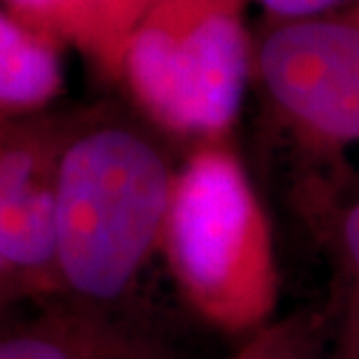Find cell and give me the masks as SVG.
Returning <instances> with one entry per match:
<instances>
[{"mask_svg": "<svg viewBox=\"0 0 359 359\" xmlns=\"http://www.w3.org/2000/svg\"><path fill=\"white\" fill-rule=\"evenodd\" d=\"M257 3L266 12L264 21H302L339 10L336 5L346 0H257Z\"/></svg>", "mask_w": 359, "mask_h": 359, "instance_id": "cell-12", "label": "cell"}, {"mask_svg": "<svg viewBox=\"0 0 359 359\" xmlns=\"http://www.w3.org/2000/svg\"><path fill=\"white\" fill-rule=\"evenodd\" d=\"M253 81L283 133L316 163L359 149V0L302 21H262Z\"/></svg>", "mask_w": 359, "mask_h": 359, "instance_id": "cell-4", "label": "cell"}, {"mask_svg": "<svg viewBox=\"0 0 359 359\" xmlns=\"http://www.w3.org/2000/svg\"><path fill=\"white\" fill-rule=\"evenodd\" d=\"M174 167L165 144L121 114L65 126L53 170L56 276L90 306L121 299L163 241Z\"/></svg>", "mask_w": 359, "mask_h": 359, "instance_id": "cell-1", "label": "cell"}, {"mask_svg": "<svg viewBox=\"0 0 359 359\" xmlns=\"http://www.w3.org/2000/svg\"><path fill=\"white\" fill-rule=\"evenodd\" d=\"M158 0H93V35L88 56L104 70L121 74L130 40Z\"/></svg>", "mask_w": 359, "mask_h": 359, "instance_id": "cell-9", "label": "cell"}, {"mask_svg": "<svg viewBox=\"0 0 359 359\" xmlns=\"http://www.w3.org/2000/svg\"><path fill=\"white\" fill-rule=\"evenodd\" d=\"M0 359H170L142 341H128L97 320L79 318L65 330L0 343Z\"/></svg>", "mask_w": 359, "mask_h": 359, "instance_id": "cell-8", "label": "cell"}, {"mask_svg": "<svg viewBox=\"0 0 359 359\" xmlns=\"http://www.w3.org/2000/svg\"><path fill=\"white\" fill-rule=\"evenodd\" d=\"M10 17L53 42H72L88 53L93 0H7Z\"/></svg>", "mask_w": 359, "mask_h": 359, "instance_id": "cell-10", "label": "cell"}, {"mask_svg": "<svg viewBox=\"0 0 359 359\" xmlns=\"http://www.w3.org/2000/svg\"><path fill=\"white\" fill-rule=\"evenodd\" d=\"M63 86L58 42L0 14V109H33Z\"/></svg>", "mask_w": 359, "mask_h": 359, "instance_id": "cell-6", "label": "cell"}, {"mask_svg": "<svg viewBox=\"0 0 359 359\" xmlns=\"http://www.w3.org/2000/svg\"><path fill=\"white\" fill-rule=\"evenodd\" d=\"M327 241L336 269L334 359H359V179L327 206Z\"/></svg>", "mask_w": 359, "mask_h": 359, "instance_id": "cell-7", "label": "cell"}, {"mask_svg": "<svg viewBox=\"0 0 359 359\" xmlns=\"http://www.w3.org/2000/svg\"><path fill=\"white\" fill-rule=\"evenodd\" d=\"M316 320L306 311H297L246 336L230 359H316Z\"/></svg>", "mask_w": 359, "mask_h": 359, "instance_id": "cell-11", "label": "cell"}, {"mask_svg": "<svg viewBox=\"0 0 359 359\" xmlns=\"http://www.w3.org/2000/svg\"><path fill=\"white\" fill-rule=\"evenodd\" d=\"M246 0H158L130 40L121 77L142 111L195 147L227 142L253 81Z\"/></svg>", "mask_w": 359, "mask_h": 359, "instance_id": "cell-3", "label": "cell"}, {"mask_svg": "<svg viewBox=\"0 0 359 359\" xmlns=\"http://www.w3.org/2000/svg\"><path fill=\"white\" fill-rule=\"evenodd\" d=\"M63 130H17L0 151V257L7 266L56 271L53 170Z\"/></svg>", "mask_w": 359, "mask_h": 359, "instance_id": "cell-5", "label": "cell"}, {"mask_svg": "<svg viewBox=\"0 0 359 359\" xmlns=\"http://www.w3.org/2000/svg\"><path fill=\"white\" fill-rule=\"evenodd\" d=\"M160 246L181 294L213 330L250 336L276 320L271 223L227 142L200 144L179 167Z\"/></svg>", "mask_w": 359, "mask_h": 359, "instance_id": "cell-2", "label": "cell"}]
</instances>
